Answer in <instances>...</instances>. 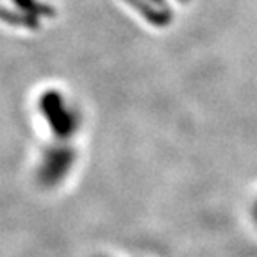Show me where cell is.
<instances>
[{"label": "cell", "instance_id": "6da1fadb", "mask_svg": "<svg viewBox=\"0 0 257 257\" xmlns=\"http://www.w3.org/2000/svg\"><path fill=\"white\" fill-rule=\"evenodd\" d=\"M253 220H255V225H257V202L253 205Z\"/></svg>", "mask_w": 257, "mask_h": 257}]
</instances>
